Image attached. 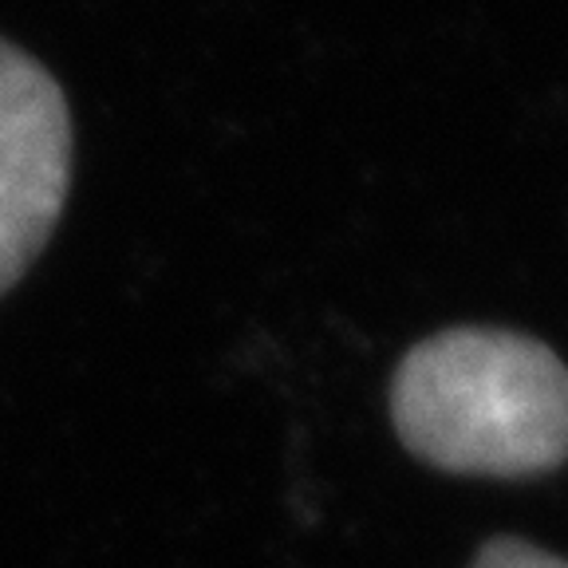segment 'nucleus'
<instances>
[{"instance_id":"1","label":"nucleus","mask_w":568,"mask_h":568,"mask_svg":"<svg viewBox=\"0 0 568 568\" xmlns=\"http://www.w3.org/2000/svg\"><path fill=\"white\" fill-rule=\"evenodd\" d=\"M390 418L403 446L438 470H557L568 462V367L521 332H438L403 355Z\"/></svg>"},{"instance_id":"3","label":"nucleus","mask_w":568,"mask_h":568,"mask_svg":"<svg viewBox=\"0 0 568 568\" xmlns=\"http://www.w3.org/2000/svg\"><path fill=\"white\" fill-rule=\"evenodd\" d=\"M470 568H568V560L552 557L545 549H532V545L517 541V537H497L478 552V560Z\"/></svg>"},{"instance_id":"2","label":"nucleus","mask_w":568,"mask_h":568,"mask_svg":"<svg viewBox=\"0 0 568 568\" xmlns=\"http://www.w3.org/2000/svg\"><path fill=\"white\" fill-rule=\"evenodd\" d=\"M68 95L40 60L0 40V296L52 241L71 186Z\"/></svg>"}]
</instances>
